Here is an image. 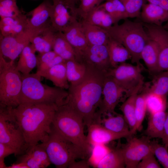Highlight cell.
Instances as JSON below:
<instances>
[{"label":"cell","mask_w":168,"mask_h":168,"mask_svg":"<svg viewBox=\"0 0 168 168\" xmlns=\"http://www.w3.org/2000/svg\"><path fill=\"white\" fill-rule=\"evenodd\" d=\"M68 42L74 49L77 56L89 44L84 33L81 21L77 20L63 32Z\"/></svg>","instance_id":"d6986e66"},{"label":"cell","mask_w":168,"mask_h":168,"mask_svg":"<svg viewBox=\"0 0 168 168\" xmlns=\"http://www.w3.org/2000/svg\"></svg>","instance_id":"6f0895ef"},{"label":"cell","mask_w":168,"mask_h":168,"mask_svg":"<svg viewBox=\"0 0 168 168\" xmlns=\"http://www.w3.org/2000/svg\"><path fill=\"white\" fill-rule=\"evenodd\" d=\"M166 96L148 92L146 97L147 110L150 114L165 111L167 106Z\"/></svg>","instance_id":"8d00e7d4"},{"label":"cell","mask_w":168,"mask_h":168,"mask_svg":"<svg viewBox=\"0 0 168 168\" xmlns=\"http://www.w3.org/2000/svg\"><path fill=\"white\" fill-rule=\"evenodd\" d=\"M22 13L16 4V0H0L1 18L17 16Z\"/></svg>","instance_id":"74e56055"},{"label":"cell","mask_w":168,"mask_h":168,"mask_svg":"<svg viewBox=\"0 0 168 168\" xmlns=\"http://www.w3.org/2000/svg\"><path fill=\"white\" fill-rule=\"evenodd\" d=\"M28 18L21 13L14 17L1 18L0 35L3 36L18 35L27 29Z\"/></svg>","instance_id":"ffe728a7"},{"label":"cell","mask_w":168,"mask_h":168,"mask_svg":"<svg viewBox=\"0 0 168 168\" xmlns=\"http://www.w3.org/2000/svg\"><path fill=\"white\" fill-rule=\"evenodd\" d=\"M152 152L146 156L138 163L137 168H161Z\"/></svg>","instance_id":"7bdbcfd3"},{"label":"cell","mask_w":168,"mask_h":168,"mask_svg":"<svg viewBox=\"0 0 168 168\" xmlns=\"http://www.w3.org/2000/svg\"><path fill=\"white\" fill-rule=\"evenodd\" d=\"M128 138L127 142L121 148L125 167L137 168L139 162L152 152L149 138L131 137Z\"/></svg>","instance_id":"7c38bea8"},{"label":"cell","mask_w":168,"mask_h":168,"mask_svg":"<svg viewBox=\"0 0 168 168\" xmlns=\"http://www.w3.org/2000/svg\"><path fill=\"white\" fill-rule=\"evenodd\" d=\"M81 22L89 45H107L110 36L106 29L83 21Z\"/></svg>","instance_id":"603a6c76"},{"label":"cell","mask_w":168,"mask_h":168,"mask_svg":"<svg viewBox=\"0 0 168 168\" xmlns=\"http://www.w3.org/2000/svg\"><path fill=\"white\" fill-rule=\"evenodd\" d=\"M139 18L143 23L162 26L168 21V12L156 5L146 3L142 6Z\"/></svg>","instance_id":"44dd1931"},{"label":"cell","mask_w":168,"mask_h":168,"mask_svg":"<svg viewBox=\"0 0 168 168\" xmlns=\"http://www.w3.org/2000/svg\"><path fill=\"white\" fill-rule=\"evenodd\" d=\"M66 61L57 55L54 58L48 63L37 67L35 73L40 77V75L53 66Z\"/></svg>","instance_id":"ee69618b"},{"label":"cell","mask_w":168,"mask_h":168,"mask_svg":"<svg viewBox=\"0 0 168 168\" xmlns=\"http://www.w3.org/2000/svg\"><path fill=\"white\" fill-rule=\"evenodd\" d=\"M163 26L165 29L168 31V21L167 22L166 24L164 26Z\"/></svg>","instance_id":"11a10c76"},{"label":"cell","mask_w":168,"mask_h":168,"mask_svg":"<svg viewBox=\"0 0 168 168\" xmlns=\"http://www.w3.org/2000/svg\"><path fill=\"white\" fill-rule=\"evenodd\" d=\"M6 168H29V167L22 163L15 162L10 166H7Z\"/></svg>","instance_id":"f5cc1de1"},{"label":"cell","mask_w":168,"mask_h":168,"mask_svg":"<svg viewBox=\"0 0 168 168\" xmlns=\"http://www.w3.org/2000/svg\"><path fill=\"white\" fill-rule=\"evenodd\" d=\"M149 3L159 6L168 12V0H146Z\"/></svg>","instance_id":"816d5d0a"},{"label":"cell","mask_w":168,"mask_h":168,"mask_svg":"<svg viewBox=\"0 0 168 168\" xmlns=\"http://www.w3.org/2000/svg\"><path fill=\"white\" fill-rule=\"evenodd\" d=\"M124 94L125 95L124 89L111 77L106 75L103 87L102 100L98 111L100 119L102 117L116 113L115 111L116 106L122 100L124 101Z\"/></svg>","instance_id":"30bf717a"},{"label":"cell","mask_w":168,"mask_h":168,"mask_svg":"<svg viewBox=\"0 0 168 168\" xmlns=\"http://www.w3.org/2000/svg\"><path fill=\"white\" fill-rule=\"evenodd\" d=\"M100 5L112 17L114 21V24H118L119 21L112 2L109 0H106L105 2Z\"/></svg>","instance_id":"c3c4849f"},{"label":"cell","mask_w":168,"mask_h":168,"mask_svg":"<svg viewBox=\"0 0 168 168\" xmlns=\"http://www.w3.org/2000/svg\"><path fill=\"white\" fill-rule=\"evenodd\" d=\"M90 164L88 161L83 159L79 161H75L69 166V168H90Z\"/></svg>","instance_id":"681fc988"},{"label":"cell","mask_w":168,"mask_h":168,"mask_svg":"<svg viewBox=\"0 0 168 168\" xmlns=\"http://www.w3.org/2000/svg\"><path fill=\"white\" fill-rule=\"evenodd\" d=\"M65 3L71 8H75L76 3L80 0H63Z\"/></svg>","instance_id":"db71d44e"},{"label":"cell","mask_w":168,"mask_h":168,"mask_svg":"<svg viewBox=\"0 0 168 168\" xmlns=\"http://www.w3.org/2000/svg\"></svg>","instance_id":"680465c9"},{"label":"cell","mask_w":168,"mask_h":168,"mask_svg":"<svg viewBox=\"0 0 168 168\" xmlns=\"http://www.w3.org/2000/svg\"><path fill=\"white\" fill-rule=\"evenodd\" d=\"M166 116L165 111L150 114L145 133L149 138L162 139Z\"/></svg>","instance_id":"d4e9b609"},{"label":"cell","mask_w":168,"mask_h":168,"mask_svg":"<svg viewBox=\"0 0 168 168\" xmlns=\"http://www.w3.org/2000/svg\"><path fill=\"white\" fill-rule=\"evenodd\" d=\"M141 67L124 62L111 68L106 74L124 89L125 100L131 95L138 94L143 88L144 78Z\"/></svg>","instance_id":"9c48e42d"},{"label":"cell","mask_w":168,"mask_h":168,"mask_svg":"<svg viewBox=\"0 0 168 168\" xmlns=\"http://www.w3.org/2000/svg\"></svg>","instance_id":"9f6ffc18"},{"label":"cell","mask_w":168,"mask_h":168,"mask_svg":"<svg viewBox=\"0 0 168 168\" xmlns=\"http://www.w3.org/2000/svg\"><path fill=\"white\" fill-rule=\"evenodd\" d=\"M109 0L113 4L119 21L128 18L124 6L120 0Z\"/></svg>","instance_id":"bcb514c9"},{"label":"cell","mask_w":168,"mask_h":168,"mask_svg":"<svg viewBox=\"0 0 168 168\" xmlns=\"http://www.w3.org/2000/svg\"><path fill=\"white\" fill-rule=\"evenodd\" d=\"M52 4L43 2L31 12V17L28 18L27 29L35 32L41 31L51 26L50 13Z\"/></svg>","instance_id":"ac0fdd59"},{"label":"cell","mask_w":168,"mask_h":168,"mask_svg":"<svg viewBox=\"0 0 168 168\" xmlns=\"http://www.w3.org/2000/svg\"><path fill=\"white\" fill-rule=\"evenodd\" d=\"M159 54L157 44L154 40L150 39L142 50L141 58L143 60L149 72L155 74L158 72Z\"/></svg>","instance_id":"4316f807"},{"label":"cell","mask_w":168,"mask_h":168,"mask_svg":"<svg viewBox=\"0 0 168 168\" xmlns=\"http://www.w3.org/2000/svg\"><path fill=\"white\" fill-rule=\"evenodd\" d=\"M40 76L52 82L55 86L65 90L69 88L66 61L53 66Z\"/></svg>","instance_id":"cb8c5ba5"},{"label":"cell","mask_w":168,"mask_h":168,"mask_svg":"<svg viewBox=\"0 0 168 168\" xmlns=\"http://www.w3.org/2000/svg\"><path fill=\"white\" fill-rule=\"evenodd\" d=\"M142 92L138 94L136 100L135 113L136 132L141 130L147 110L146 98L148 91L146 86Z\"/></svg>","instance_id":"d590c367"},{"label":"cell","mask_w":168,"mask_h":168,"mask_svg":"<svg viewBox=\"0 0 168 168\" xmlns=\"http://www.w3.org/2000/svg\"><path fill=\"white\" fill-rule=\"evenodd\" d=\"M47 153L50 161L57 168H68L78 159L88 156L80 147L58 132L52 126L47 139L40 143Z\"/></svg>","instance_id":"8992f818"},{"label":"cell","mask_w":168,"mask_h":168,"mask_svg":"<svg viewBox=\"0 0 168 168\" xmlns=\"http://www.w3.org/2000/svg\"><path fill=\"white\" fill-rule=\"evenodd\" d=\"M22 87L20 103L65 104L68 91L42 83L41 77L35 73L21 74Z\"/></svg>","instance_id":"277c9868"},{"label":"cell","mask_w":168,"mask_h":168,"mask_svg":"<svg viewBox=\"0 0 168 168\" xmlns=\"http://www.w3.org/2000/svg\"><path fill=\"white\" fill-rule=\"evenodd\" d=\"M76 60L106 74L112 68L107 45H88L77 56Z\"/></svg>","instance_id":"8fae6325"},{"label":"cell","mask_w":168,"mask_h":168,"mask_svg":"<svg viewBox=\"0 0 168 168\" xmlns=\"http://www.w3.org/2000/svg\"><path fill=\"white\" fill-rule=\"evenodd\" d=\"M67 75L69 85L80 82L84 78L86 70V65L76 60L66 61Z\"/></svg>","instance_id":"d6a6232c"},{"label":"cell","mask_w":168,"mask_h":168,"mask_svg":"<svg viewBox=\"0 0 168 168\" xmlns=\"http://www.w3.org/2000/svg\"><path fill=\"white\" fill-rule=\"evenodd\" d=\"M36 52L30 44L26 46L22 51L16 65L17 69L22 74L26 75L30 73L36 67L37 58L35 54Z\"/></svg>","instance_id":"f546056e"},{"label":"cell","mask_w":168,"mask_h":168,"mask_svg":"<svg viewBox=\"0 0 168 168\" xmlns=\"http://www.w3.org/2000/svg\"><path fill=\"white\" fill-rule=\"evenodd\" d=\"M53 49L58 55L65 61L76 60L75 50L67 40L62 32H56Z\"/></svg>","instance_id":"4dcf8cb0"},{"label":"cell","mask_w":168,"mask_h":168,"mask_svg":"<svg viewBox=\"0 0 168 168\" xmlns=\"http://www.w3.org/2000/svg\"><path fill=\"white\" fill-rule=\"evenodd\" d=\"M138 94L133 95L128 97L123 102L119 108V110L122 112L128 125L130 131L133 135L136 132L135 104Z\"/></svg>","instance_id":"1f68e13d"},{"label":"cell","mask_w":168,"mask_h":168,"mask_svg":"<svg viewBox=\"0 0 168 168\" xmlns=\"http://www.w3.org/2000/svg\"><path fill=\"white\" fill-rule=\"evenodd\" d=\"M15 162L25 164L29 168H44L51 163L47 153L40 143L29 147L23 154L17 156Z\"/></svg>","instance_id":"e0dca14e"},{"label":"cell","mask_w":168,"mask_h":168,"mask_svg":"<svg viewBox=\"0 0 168 168\" xmlns=\"http://www.w3.org/2000/svg\"><path fill=\"white\" fill-rule=\"evenodd\" d=\"M82 21L105 29L114 24L112 17L100 5L89 12Z\"/></svg>","instance_id":"83f0119b"},{"label":"cell","mask_w":168,"mask_h":168,"mask_svg":"<svg viewBox=\"0 0 168 168\" xmlns=\"http://www.w3.org/2000/svg\"><path fill=\"white\" fill-rule=\"evenodd\" d=\"M56 32L51 25L34 35L31 38L30 43L39 53L51 51Z\"/></svg>","instance_id":"7402d4cb"},{"label":"cell","mask_w":168,"mask_h":168,"mask_svg":"<svg viewBox=\"0 0 168 168\" xmlns=\"http://www.w3.org/2000/svg\"><path fill=\"white\" fill-rule=\"evenodd\" d=\"M87 127V140L92 146L97 145H106L112 141L122 138H128L132 136L128 133L113 132L99 123H93Z\"/></svg>","instance_id":"2e32d148"},{"label":"cell","mask_w":168,"mask_h":168,"mask_svg":"<svg viewBox=\"0 0 168 168\" xmlns=\"http://www.w3.org/2000/svg\"><path fill=\"white\" fill-rule=\"evenodd\" d=\"M53 1L50 16L51 25L56 31L63 32L77 20L76 8H71L63 0Z\"/></svg>","instance_id":"5bb4252c"},{"label":"cell","mask_w":168,"mask_h":168,"mask_svg":"<svg viewBox=\"0 0 168 168\" xmlns=\"http://www.w3.org/2000/svg\"><path fill=\"white\" fill-rule=\"evenodd\" d=\"M106 0H80L79 7L76 8L78 16L84 19L87 14L94 8L99 6L100 3Z\"/></svg>","instance_id":"b9f144b4"},{"label":"cell","mask_w":168,"mask_h":168,"mask_svg":"<svg viewBox=\"0 0 168 168\" xmlns=\"http://www.w3.org/2000/svg\"><path fill=\"white\" fill-rule=\"evenodd\" d=\"M107 46L112 68L131 59V55L128 49L120 43L110 37Z\"/></svg>","instance_id":"484cf974"},{"label":"cell","mask_w":168,"mask_h":168,"mask_svg":"<svg viewBox=\"0 0 168 168\" xmlns=\"http://www.w3.org/2000/svg\"><path fill=\"white\" fill-rule=\"evenodd\" d=\"M11 108L0 107V142L14 149L17 156L24 154L28 147Z\"/></svg>","instance_id":"ba28073f"},{"label":"cell","mask_w":168,"mask_h":168,"mask_svg":"<svg viewBox=\"0 0 168 168\" xmlns=\"http://www.w3.org/2000/svg\"><path fill=\"white\" fill-rule=\"evenodd\" d=\"M16 151L11 147L0 142V168H6L4 159L7 156L12 154L16 155Z\"/></svg>","instance_id":"f6af8a7d"},{"label":"cell","mask_w":168,"mask_h":168,"mask_svg":"<svg viewBox=\"0 0 168 168\" xmlns=\"http://www.w3.org/2000/svg\"><path fill=\"white\" fill-rule=\"evenodd\" d=\"M37 32L27 29L15 36H3L0 35V55L14 62L24 48L30 43L31 37Z\"/></svg>","instance_id":"4fadbf2b"},{"label":"cell","mask_w":168,"mask_h":168,"mask_svg":"<svg viewBox=\"0 0 168 168\" xmlns=\"http://www.w3.org/2000/svg\"><path fill=\"white\" fill-rule=\"evenodd\" d=\"M100 124L104 127L113 132L128 133L133 135L124 115L116 113L102 117Z\"/></svg>","instance_id":"f1b7e54d"},{"label":"cell","mask_w":168,"mask_h":168,"mask_svg":"<svg viewBox=\"0 0 168 168\" xmlns=\"http://www.w3.org/2000/svg\"><path fill=\"white\" fill-rule=\"evenodd\" d=\"M125 7L128 18H140L142 5L146 0H120Z\"/></svg>","instance_id":"60d3db41"},{"label":"cell","mask_w":168,"mask_h":168,"mask_svg":"<svg viewBox=\"0 0 168 168\" xmlns=\"http://www.w3.org/2000/svg\"><path fill=\"white\" fill-rule=\"evenodd\" d=\"M125 167L121 148L112 150L98 163L97 168H124Z\"/></svg>","instance_id":"836d02e7"},{"label":"cell","mask_w":168,"mask_h":168,"mask_svg":"<svg viewBox=\"0 0 168 168\" xmlns=\"http://www.w3.org/2000/svg\"><path fill=\"white\" fill-rule=\"evenodd\" d=\"M161 139L163 144L168 147V109L167 112H166L164 135Z\"/></svg>","instance_id":"f907efd6"},{"label":"cell","mask_w":168,"mask_h":168,"mask_svg":"<svg viewBox=\"0 0 168 168\" xmlns=\"http://www.w3.org/2000/svg\"><path fill=\"white\" fill-rule=\"evenodd\" d=\"M59 106L55 104L23 103L11 108L28 147L47 139L51 131L55 113Z\"/></svg>","instance_id":"7a4b0ae2"},{"label":"cell","mask_w":168,"mask_h":168,"mask_svg":"<svg viewBox=\"0 0 168 168\" xmlns=\"http://www.w3.org/2000/svg\"><path fill=\"white\" fill-rule=\"evenodd\" d=\"M21 74L14 62L0 56V107L14 108L20 104Z\"/></svg>","instance_id":"52a82bcc"},{"label":"cell","mask_w":168,"mask_h":168,"mask_svg":"<svg viewBox=\"0 0 168 168\" xmlns=\"http://www.w3.org/2000/svg\"><path fill=\"white\" fill-rule=\"evenodd\" d=\"M88 162L90 165L96 168L99 162L112 150L106 145H97L92 146Z\"/></svg>","instance_id":"f35d334b"},{"label":"cell","mask_w":168,"mask_h":168,"mask_svg":"<svg viewBox=\"0 0 168 168\" xmlns=\"http://www.w3.org/2000/svg\"><path fill=\"white\" fill-rule=\"evenodd\" d=\"M58 55L53 50L43 53H39L37 55L36 67L44 64L54 58Z\"/></svg>","instance_id":"7dc6e473"},{"label":"cell","mask_w":168,"mask_h":168,"mask_svg":"<svg viewBox=\"0 0 168 168\" xmlns=\"http://www.w3.org/2000/svg\"><path fill=\"white\" fill-rule=\"evenodd\" d=\"M85 75L80 82L69 85L66 104L82 119L87 127L99 123L98 111L102 99V91L106 74L86 65Z\"/></svg>","instance_id":"6da1fadb"},{"label":"cell","mask_w":168,"mask_h":168,"mask_svg":"<svg viewBox=\"0 0 168 168\" xmlns=\"http://www.w3.org/2000/svg\"><path fill=\"white\" fill-rule=\"evenodd\" d=\"M143 24L150 39L156 41L158 46V72L168 71V31L162 26Z\"/></svg>","instance_id":"9a60e30c"},{"label":"cell","mask_w":168,"mask_h":168,"mask_svg":"<svg viewBox=\"0 0 168 168\" xmlns=\"http://www.w3.org/2000/svg\"><path fill=\"white\" fill-rule=\"evenodd\" d=\"M151 151L162 166L168 168V148L164 145L159 144L157 142H150Z\"/></svg>","instance_id":"ab89813d"},{"label":"cell","mask_w":168,"mask_h":168,"mask_svg":"<svg viewBox=\"0 0 168 168\" xmlns=\"http://www.w3.org/2000/svg\"><path fill=\"white\" fill-rule=\"evenodd\" d=\"M52 126L61 135L81 148L87 156L90 155L92 147L88 142L84 133L83 121L67 105L58 107L53 118Z\"/></svg>","instance_id":"5b68a950"},{"label":"cell","mask_w":168,"mask_h":168,"mask_svg":"<svg viewBox=\"0 0 168 168\" xmlns=\"http://www.w3.org/2000/svg\"><path fill=\"white\" fill-rule=\"evenodd\" d=\"M148 92L167 96L168 95V71L155 74L152 84L147 85Z\"/></svg>","instance_id":"e575fe53"},{"label":"cell","mask_w":168,"mask_h":168,"mask_svg":"<svg viewBox=\"0 0 168 168\" xmlns=\"http://www.w3.org/2000/svg\"><path fill=\"white\" fill-rule=\"evenodd\" d=\"M144 27L142 21H133L127 18L122 24H114L106 29L110 37L129 51L131 62L139 65H142L140 60L142 50L151 39Z\"/></svg>","instance_id":"3957f363"}]
</instances>
